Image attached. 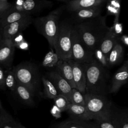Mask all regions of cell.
Here are the masks:
<instances>
[{"mask_svg": "<svg viewBox=\"0 0 128 128\" xmlns=\"http://www.w3.org/2000/svg\"><path fill=\"white\" fill-rule=\"evenodd\" d=\"M106 18V16H100L73 26L82 42L92 52L99 47L109 29Z\"/></svg>", "mask_w": 128, "mask_h": 128, "instance_id": "1", "label": "cell"}, {"mask_svg": "<svg viewBox=\"0 0 128 128\" xmlns=\"http://www.w3.org/2000/svg\"><path fill=\"white\" fill-rule=\"evenodd\" d=\"M86 94L106 96L108 75L106 69L96 62L86 66Z\"/></svg>", "mask_w": 128, "mask_h": 128, "instance_id": "2", "label": "cell"}, {"mask_svg": "<svg viewBox=\"0 0 128 128\" xmlns=\"http://www.w3.org/2000/svg\"><path fill=\"white\" fill-rule=\"evenodd\" d=\"M62 12V8H58L52 10L47 16L38 18L32 21L38 30L46 38L52 49L58 32L59 19Z\"/></svg>", "mask_w": 128, "mask_h": 128, "instance_id": "3", "label": "cell"}, {"mask_svg": "<svg viewBox=\"0 0 128 128\" xmlns=\"http://www.w3.org/2000/svg\"><path fill=\"white\" fill-rule=\"evenodd\" d=\"M73 26L68 22L59 24L54 48L59 60H71V33Z\"/></svg>", "mask_w": 128, "mask_h": 128, "instance_id": "4", "label": "cell"}, {"mask_svg": "<svg viewBox=\"0 0 128 128\" xmlns=\"http://www.w3.org/2000/svg\"><path fill=\"white\" fill-rule=\"evenodd\" d=\"M12 69L17 82L34 94L37 90L40 80L36 68L29 62H22L12 67Z\"/></svg>", "mask_w": 128, "mask_h": 128, "instance_id": "5", "label": "cell"}, {"mask_svg": "<svg viewBox=\"0 0 128 128\" xmlns=\"http://www.w3.org/2000/svg\"><path fill=\"white\" fill-rule=\"evenodd\" d=\"M84 96V106L93 120L112 111V104L106 96L87 94Z\"/></svg>", "mask_w": 128, "mask_h": 128, "instance_id": "6", "label": "cell"}, {"mask_svg": "<svg viewBox=\"0 0 128 128\" xmlns=\"http://www.w3.org/2000/svg\"><path fill=\"white\" fill-rule=\"evenodd\" d=\"M71 60L83 64L94 62L93 52L84 44L74 27L71 33Z\"/></svg>", "mask_w": 128, "mask_h": 128, "instance_id": "7", "label": "cell"}, {"mask_svg": "<svg viewBox=\"0 0 128 128\" xmlns=\"http://www.w3.org/2000/svg\"><path fill=\"white\" fill-rule=\"evenodd\" d=\"M15 47L11 39H2L0 44V66L4 70L12 68Z\"/></svg>", "mask_w": 128, "mask_h": 128, "instance_id": "8", "label": "cell"}, {"mask_svg": "<svg viewBox=\"0 0 128 128\" xmlns=\"http://www.w3.org/2000/svg\"><path fill=\"white\" fill-rule=\"evenodd\" d=\"M33 21L32 16L22 19L5 26L0 31L2 39H11L28 27Z\"/></svg>", "mask_w": 128, "mask_h": 128, "instance_id": "9", "label": "cell"}, {"mask_svg": "<svg viewBox=\"0 0 128 128\" xmlns=\"http://www.w3.org/2000/svg\"><path fill=\"white\" fill-rule=\"evenodd\" d=\"M68 60L72 68L76 88L84 95L86 94V64L76 62L72 60Z\"/></svg>", "mask_w": 128, "mask_h": 128, "instance_id": "10", "label": "cell"}, {"mask_svg": "<svg viewBox=\"0 0 128 128\" xmlns=\"http://www.w3.org/2000/svg\"><path fill=\"white\" fill-rule=\"evenodd\" d=\"M49 80L55 86L59 94L66 96L70 102L72 88L56 71L50 72L48 74Z\"/></svg>", "mask_w": 128, "mask_h": 128, "instance_id": "11", "label": "cell"}, {"mask_svg": "<svg viewBox=\"0 0 128 128\" xmlns=\"http://www.w3.org/2000/svg\"><path fill=\"white\" fill-rule=\"evenodd\" d=\"M128 78V62L126 60L120 68L114 74L111 82L109 92H117L122 86L126 82Z\"/></svg>", "mask_w": 128, "mask_h": 128, "instance_id": "12", "label": "cell"}, {"mask_svg": "<svg viewBox=\"0 0 128 128\" xmlns=\"http://www.w3.org/2000/svg\"><path fill=\"white\" fill-rule=\"evenodd\" d=\"M68 10L74 12L80 10L102 6L107 0H72L64 1Z\"/></svg>", "mask_w": 128, "mask_h": 128, "instance_id": "13", "label": "cell"}, {"mask_svg": "<svg viewBox=\"0 0 128 128\" xmlns=\"http://www.w3.org/2000/svg\"><path fill=\"white\" fill-rule=\"evenodd\" d=\"M50 128H98L90 120H82L70 118L69 119L54 123Z\"/></svg>", "mask_w": 128, "mask_h": 128, "instance_id": "14", "label": "cell"}, {"mask_svg": "<svg viewBox=\"0 0 128 128\" xmlns=\"http://www.w3.org/2000/svg\"><path fill=\"white\" fill-rule=\"evenodd\" d=\"M52 6V2L48 0H23L22 8L23 12L32 16V14L38 12L42 9L48 8Z\"/></svg>", "mask_w": 128, "mask_h": 128, "instance_id": "15", "label": "cell"}, {"mask_svg": "<svg viewBox=\"0 0 128 128\" xmlns=\"http://www.w3.org/2000/svg\"><path fill=\"white\" fill-rule=\"evenodd\" d=\"M56 66V72L70 84L72 88H76L72 68L69 60H59Z\"/></svg>", "mask_w": 128, "mask_h": 128, "instance_id": "16", "label": "cell"}, {"mask_svg": "<svg viewBox=\"0 0 128 128\" xmlns=\"http://www.w3.org/2000/svg\"><path fill=\"white\" fill-rule=\"evenodd\" d=\"M93 120L98 128H118L115 112L112 110L110 112L96 118Z\"/></svg>", "mask_w": 128, "mask_h": 128, "instance_id": "17", "label": "cell"}, {"mask_svg": "<svg viewBox=\"0 0 128 128\" xmlns=\"http://www.w3.org/2000/svg\"><path fill=\"white\" fill-rule=\"evenodd\" d=\"M66 112L72 118L86 121L93 120L84 106L70 104Z\"/></svg>", "mask_w": 128, "mask_h": 128, "instance_id": "18", "label": "cell"}, {"mask_svg": "<svg viewBox=\"0 0 128 128\" xmlns=\"http://www.w3.org/2000/svg\"><path fill=\"white\" fill-rule=\"evenodd\" d=\"M14 93L23 104L28 106L34 105V94L26 86L18 82Z\"/></svg>", "mask_w": 128, "mask_h": 128, "instance_id": "19", "label": "cell"}, {"mask_svg": "<svg viewBox=\"0 0 128 128\" xmlns=\"http://www.w3.org/2000/svg\"><path fill=\"white\" fill-rule=\"evenodd\" d=\"M102 7L97 6L74 12V18L81 22L90 20L100 16Z\"/></svg>", "mask_w": 128, "mask_h": 128, "instance_id": "20", "label": "cell"}, {"mask_svg": "<svg viewBox=\"0 0 128 128\" xmlns=\"http://www.w3.org/2000/svg\"><path fill=\"white\" fill-rule=\"evenodd\" d=\"M32 16L26 13L19 12L12 8L0 18V31L6 26Z\"/></svg>", "mask_w": 128, "mask_h": 128, "instance_id": "21", "label": "cell"}, {"mask_svg": "<svg viewBox=\"0 0 128 128\" xmlns=\"http://www.w3.org/2000/svg\"><path fill=\"white\" fill-rule=\"evenodd\" d=\"M124 54V48L118 40L115 44L108 56L110 67L116 65L120 62L123 58Z\"/></svg>", "mask_w": 128, "mask_h": 128, "instance_id": "22", "label": "cell"}, {"mask_svg": "<svg viewBox=\"0 0 128 128\" xmlns=\"http://www.w3.org/2000/svg\"><path fill=\"white\" fill-rule=\"evenodd\" d=\"M118 40L119 38L110 32L108 29L107 33L100 42L98 48L108 57L110 52Z\"/></svg>", "mask_w": 128, "mask_h": 128, "instance_id": "23", "label": "cell"}, {"mask_svg": "<svg viewBox=\"0 0 128 128\" xmlns=\"http://www.w3.org/2000/svg\"><path fill=\"white\" fill-rule=\"evenodd\" d=\"M20 124L4 108L0 109V128H21Z\"/></svg>", "mask_w": 128, "mask_h": 128, "instance_id": "24", "label": "cell"}, {"mask_svg": "<svg viewBox=\"0 0 128 128\" xmlns=\"http://www.w3.org/2000/svg\"><path fill=\"white\" fill-rule=\"evenodd\" d=\"M42 80L44 85V93L46 98L53 99L59 94L55 86L48 78L42 76Z\"/></svg>", "mask_w": 128, "mask_h": 128, "instance_id": "25", "label": "cell"}, {"mask_svg": "<svg viewBox=\"0 0 128 128\" xmlns=\"http://www.w3.org/2000/svg\"><path fill=\"white\" fill-rule=\"evenodd\" d=\"M12 68L4 70V86L6 90L14 93L18 82Z\"/></svg>", "mask_w": 128, "mask_h": 128, "instance_id": "26", "label": "cell"}, {"mask_svg": "<svg viewBox=\"0 0 128 128\" xmlns=\"http://www.w3.org/2000/svg\"><path fill=\"white\" fill-rule=\"evenodd\" d=\"M106 8L107 14L114 16V19H119L120 11V2L118 0L106 2Z\"/></svg>", "mask_w": 128, "mask_h": 128, "instance_id": "27", "label": "cell"}, {"mask_svg": "<svg viewBox=\"0 0 128 128\" xmlns=\"http://www.w3.org/2000/svg\"><path fill=\"white\" fill-rule=\"evenodd\" d=\"M59 60L58 56L54 52L52 48L45 56L42 62V65L44 67L52 68L56 66Z\"/></svg>", "mask_w": 128, "mask_h": 128, "instance_id": "28", "label": "cell"}, {"mask_svg": "<svg viewBox=\"0 0 128 128\" xmlns=\"http://www.w3.org/2000/svg\"><path fill=\"white\" fill-rule=\"evenodd\" d=\"M93 53L94 62L104 68L110 67L108 57L102 52L98 48H96L94 50Z\"/></svg>", "mask_w": 128, "mask_h": 128, "instance_id": "29", "label": "cell"}, {"mask_svg": "<svg viewBox=\"0 0 128 128\" xmlns=\"http://www.w3.org/2000/svg\"><path fill=\"white\" fill-rule=\"evenodd\" d=\"M54 105L62 112L66 111L70 104L67 98L62 94H58L54 98Z\"/></svg>", "mask_w": 128, "mask_h": 128, "instance_id": "30", "label": "cell"}, {"mask_svg": "<svg viewBox=\"0 0 128 128\" xmlns=\"http://www.w3.org/2000/svg\"><path fill=\"white\" fill-rule=\"evenodd\" d=\"M70 103L80 106H84L85 104L84 95L76 88H72Z\"/></svg>", "mask_w": 128, "mask_h": 128, "instance_id": "31", "label": "cell"}, {"mask_svg": "<svg viewBox=\"0 0 128 128\" xmlns=\"http://www.w3.org/2000/svg\"><path fill=\"white\" fill-rule=\"evenodd\" d=\"M115 112L118 128H128V114L127 111Z\"/></svg>", "mask_w": 128, "mask_h": 128, "instance_id": "32", "label": "cell"}, {"mask_svg": "<svg viewBox=\"0 0 128 128\" xmlns=\"http://www.w3.org/2000/svg\"><path fill=\"white\" fill-rule=\"evenodd\" d=\"M109 30L116 36L120 38L123 32V26L122 24L119 22L118 19H114L112 26L109 27Z\"/></svg>", "mask_w": 128, "mask_h": 128, "instance_id": "33", "label": "cell"}, {"mask_svg": "<svg viewBox=\"0 0 128 128\" xmlns=\"http://www.w3.org/2000/svg\"><path fill=\"white\" fill-rule=\"evenodd\" d=\"M12 8V2L7 0H0V18L9 12Z\"/></svg>", "mask_w": 128, "mask_h": 128, "instance_id": "34", "label": "cell"}, {"mask_svg": "<svg viewBox=\"0 0 128 128\" xmlns=\"http://www.w3.org/2000/svg\"><path fill=\"white\" fill-rule=\"evenodd\" d=\"M0 89L6 90L4 86V70L0 66Z\"/></svg>", "mask_w": 128, "mask_h": 128, "instance_id": "35", "label": "cell"}, {"mask_svg": "<svg viewBox=\"0 0 128 128\" xmlns=\"http://www.w3.org/2000/svg\"><path fill=\"white\" fill-rule=\"evenodd\" d=\"M62 112L55 105H54L50 110V113L56 118H58L61 116Z\"/></svg>", "mask_w": 128, "mask_h": 128, "instance_id": "36", "label": "cell"}, {"mask_svg": "<svg viewBox=\"0 0 128 128\" xmlns=\"http://www.w3.org/2000/svg\"><path fill=\"white\" fill-rule=\"evenodd\" d=\"M28 48L29 44L26 40H24L23 42H22L21 44H20L18 46H16V48L24 50H28Z\"/></svg>", "mask_w": 128, "mask_h": 128, "instance_id": "37", "label": "cell"}, {"mask_svg": "<svg viewBox=\"0 0 128 128\" xmlns=\"http://www.w3.org/2000/svg\"><path fill=\"white\" fill-rule=\"evenodd\" d=\"M120 41L122 44L125 45L126 46H128V37L127 35L124 34L122 36H120L119 38V41Z\"/></svg>", "mask_w": 128, "mask_h": 128, "instance_id": "38", "label": "cell"}, {"mask_svg": "<svg viewBox=\"0 0 128 128\" xmlns=\"http://www.w3.org/2000/svg\"><path fill=\"white\" fill-rule=\"evenodd\" d=\"M3 108V106H2V102H1V101H0V109H2V108Z\"/></svg>", "mask_w": 128, "mask_h": 128, "instance_id": "39", "label": "cell"}, {"mask_svg": "<svg viewBox=\"0 0 128 128\" xmlns=\"http://www.w3.org/2000/svg\"><path fill=\"white\" fill-rule=\"evenodd\" d=\"M20 127H21V128H26L25 126L22 125V124H20Z\"/></svg>", "mask_w": 128, "mask_h": 128, "instance_id": "40", "label": "cell"}, {"mask_svg": "<svg viewBox=\"0 0 128 128\" xmlns=\"http://www.w3.org/2000/svg\"><path fill=\"white\" fill-rule=\"evenodd\" d=\"M0 42H1V36H0Z\"/></svg>", "mask_w": 128, "mask_h": 128, "instance_id": "41", "label": "cell"}]
</instances>
